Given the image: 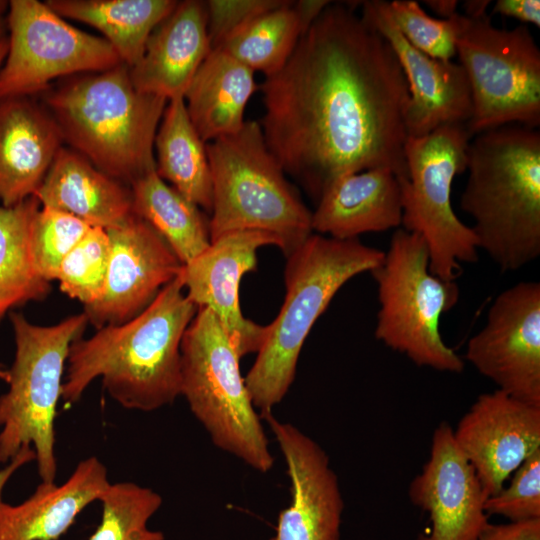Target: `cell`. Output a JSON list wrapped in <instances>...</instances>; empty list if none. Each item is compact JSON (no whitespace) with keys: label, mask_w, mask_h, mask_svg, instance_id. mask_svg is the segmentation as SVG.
Segmentation results:
<instances>
[{"label":"cell","mask_w":540,"mask_h":540,"mask_svg":"<svg viewBox=\"0 0 540 540\" xmlns=\"http://www.w3.org/2000/svg\"><path fill=\"white\" fill-rule=\"evenodd\" d=\"M359 4L331 1L260 86L265 142L316 201L347 174L384 168L407 176L408 84Z\"/></svg>","instance_id":"cell-1"},{"label":"cell","mask_w":540,"mask_h":540,"mask_svg":"<svg viewBox=\"0 0 540 540\" xmlns=\"http://www.w3.org/2000/svg\"><path fill=\"white\" fill-rule=\"evenodd\" d=\"M196 312L178 274L136 317L77 338L61 400L76 403L101 378L109 396L126 409L149 412L172 404L181 395L182 337Z\"/></svg>","instance_id":"cell-2"},{"label":"cell","mask_w":540,"mask_h":540,"mask_svg":"<svg viewBox=\"0 0 540 540\" xmlns=\"http://www.w3.org/2000/svg\"><path fill=\"white\" fill-rule=\"evenodd\" d=\"M461 209L474 221L478 249L502 272L540 255V133L509 124L474 135Z\"/></svg>","instance_id":"cell-3"},{"label":"cell","mask_w":540,"mask_h":540,"mask_svg":"<svg viewBox=\"0 0 540 540\" xmlns=\"http://www.w3.org/2000/svg\"><path fill=\"white\" fill-rule=\"evenodd\" d=\"M41 94L63 142L100 171L130 186L156 170L154 140L168 101L138 91L126 64L64 78Z\"/></svg>","instance_id":"cell-4"},{"label":"cell","mask_w":540,"mask_h":540,"mask_svg":"<svg viewBox=\"0 0 540 540\" xmlns=\"http://www.w3.org/2000/svg\"><path fill=\"white\" fill-rule=\"evenodd\" d=\"M385 252L358 238L312 234L287 257L286 294L245 383L259 415L272 412L292 385L303 344L339 289L354 276L372 272Z\"/></svg>","instance_id":"cell-5"},{"label":"cell","mask_w":540,"mask_h":540,"mask_svg":"<svg viewBox=\"0 0 540 540\" xmlns=\"http://www.w3.org/2000/svg\"><path fill=\"white\" fill-rule=\"evenodd\" d=\"M212 178L211 241L240 230L274 235L287 258L313 233L312 212L286 179L259 122L206 143Z\"/></svg>","instance_id":"cell-6"},{"label":"cell","mask_w":540,"mask_h":540,"mask_svg":"<svg viewBox=\"0 0 540 540\" xmlns=\"http://www.w3.org/2000/svg\"><path fill=\"white\" fill-rule=\"evenodd\" d=\"M15 341L8 389L0 395V463L25 447L35 452L42 482H55V416L71 344L88 325L81 312L56 324L39 325L24 314H9Z\"/></svg>","instance_id":"cell-7"},{"label":"cell","mask_w":540,"mask_h":540,"mask_svg":"<svg viewBox=\"0 0 540 540\" xmlns=\"http://www.w3.org/2000/svg\"><path fill=\"white\" fill-rule=\"evenodd\" d=\"M181 395L219 449L252 469L274 465L232 340L208 308H198L182 337Z\"/></svg>","instance_id":"cell-8"},{"label":"cell","mask_w":540,"mask_h":540,"mask_svg":"<svg viewBox=\"0 0 540 540\" xmlns=\"http://www.w3.org/2000/svg\"><path fill=\"white\" fill-rule=\"evenodd\" d=\"M371 274L380 305L376 339L417 366L461 373L463 359L440 333L441 316L456 305L459 287L456 281L442 280L430 272L424 238L397 228L383 261Z\"/></svg>","instance_id":"cell-9"},{"label":"cell","mask_w":540,"mask_h":540,"mask_svg":"<svg viewBox=\"0 0 540 540\" xmlns=\"http://www.w3.org/2000/svg\"><path fill=\"white\" fill-rule=\"evenodd\" d=\"M471 138L465 124H453L407 137L404 146L407 176L399 179L402 225L424 238L429 270L445 281H456L462 263L478 260L472 228L457 217L451 203L452 183L466 171Z\"/></svg>","instance_id":"cell-10"},{"label":"cell","mask_w":540,"mask_h":540,"mask_svg":"<svg viewBox=\"0 0 540 540\" xmlns=\"http://www.w3.org/2000/svg\"><path fill=\"white\" fill-rule=\"evenodd\" d=\"M456 55L471 90L473 137L509 124L540 125V50L524 26L498 28L485 16L466 17Z\"/></svg>","instance_id":"cell-11"},{"label":"cell","mask_w":540,"mask_h":540,"mask_svg":"<svg viewBox=\"0 0 540 540\" xmlns=\"http://www.w3.org/2000/svg\"><path fill=\"white\" fill-rule=\"evenodd\" d=\"M9 48L0 68V99L42 93L54 80L101 72L123 63L103 37L65 21L45 2L12 0Z\"/></svg>","instance_id":"cell-12"},{"label":"cell","mask_w":540,"mask_h":540,"mask_svg":"<svg viewBox=\"0 0 540 540\" xmlns=\"http://www.w3.org/2000/svg\"><path fill=\"white\" fill-rule=\"evenodd\" d=\"M465 358L498 390L540 406L539 282L522 281L496 296Z\"/></svg>","instance_id":"cell-13"},{"label":"cell","mask_w":540,"mask_h":540,"mask_svg":"<svg viewBox=\"0 0 540 540\" xmlns=\"http://www.w3.org/2000/svg\"><path fill=\"white\" fill-rule=\"evenodd\" d=\"M106 231L110 256L104 291L98 301L83 307L95 329L136 317L183 265L159 233L136 214Z\"/></svg>","instance_id":"cell-14"},{"label":"cell","mask_w":540,"mask_h":540,"mask_svg":"<svg viewBox=\"0 0 540 540\" xmlns=\"http://www.w3.org/2000/svg\"><path fill=\"white\" fill-rule=\"evenodd\" d=\"M268 245L279 247L277 238L268 232H229L211 241L179 272L187 298L197 309L213 312L241 358L257 353L267 336V325L257 324L242 314L239 286L243 275L256 268L259 248Z\"/></svg>","instance_id":"cell-15"},{"label":"cell","mask_w":540,"mask_h":540,"mask_svg":"<svg viewBox=\"0 0 540 540\" xmlns=\"http://www.w3.org/2000/svg\"><path fill=\"white\" fill-rule=\"evenodd\" d=\"M453 436L488 498L540 449V406L498 389L480 394L453 429Z\"/></svg>","instance_id":"cell-16"},{"label":"cell","mask_w":540,"mask_h":540,"mask_svg":"<svg viewBox=\"0 0 540 540\" xmlns=\"http://www.w3.org/2000/svg\"><path fill=\"white\" fill-rule=\"evenodd\" d=\"M283 454L291 483V502L269 540H340L344 510L336 473L324 449L272 412L260 416Z\"/></svg>","instance_id":"cell-17"},{"label":"cell","mask_w":540,"mask_h":540,"mask_svg":"<svg viewBox=\"0 0 540 540\" xmlns=\"http://www.w3.org/2000/svg\"><path fill=\"white\" fill-rule=\"evenodd\" d=\"M360 6L361 17L388 41L406 78L408 137L425 136L446 125H466L472 114V98L463 67L412 46L394 24L387 1H360Z\"/></svg>","instance_id":"cell-18"},{"label":"cell","mask_w":540,"mask_h":540,"mask_svg":"<svg viewBox=\"0 0 540 540\" xmlns=\"http://www.w3.org/2000/svg\"><path fill=\"white\" fill-rule=\"evenodd\" d=\"M430 527L417 540H477L490 524L478 476L458 448L446 422L434 430L430 455L408 488Z\"/></svg>","instance_id":"cell-19"},{"label":"cell","mask_w":540,"mask_h":540,"mask_svg":"<svg viewBox=\"0 0 540 540\" xmlns=\"http://www.w3.org/2000/svg\"><path fill=\"white\" fill-rule=\"evenodd\" d=\"M60 130L42 102L30 96L0 99V204L35 196L57 153Z\"/></svg>","instance_id":"cell-20"},{"label":"cell","mask_w":540,"mask_h":540,"mask_svg":"<svg viewBox=\"0 0 540 540\" xmlns=\"http://www.w3.org/2000/svg\"><path fill=\"white\" fill-rule=\"evenodd\" d=\"M212 50L204 1H178L150 34L139 61L129 67L134 87L167 101L183 97Z\"/></svg>","instance_id":"cell-21"},{"label":"cell","mask_w":540,"mask_h":540,"mask_svg":"<svg viewBox=\"0 0 540 540\" xmlns=\"http://www.w3.org/2000/svg\"><path fill=\"white\" fill-rule=\"evenodd\" d=\"M399 178L376 168L344 175L322 193L312 212V229L320 235L348 240L402 225Z\"/></svg>","instance_id":"cell-22"},{"label":"cell","mask_w":540,"mask_h":540,"mask_svg":"<svg viewBox=\"0 0 540 540\" xmlns=\"http://www.w3.org/2000/svg\"><path fill=\"white\" fill-rule=\"evenodd\" d=\"M110 485L95 456L80 461L61 485L41 482L25 501L0 503V540H59Z\"/></svg>","instance_id":"cell-23"},{"label":"cell","mask_w":540,"mask_h":540,"mask_svg":"<svg viewBox=\"0 0 540 540\" xmlns=\"http://www.w3.org/2000/svg\"><path fill=\"white\" fill-rule=\"evenodd\" d=\"M35 197L41 206L66 212L90 226L104 229L118 227L134 214L128 185L65 146L57 153Z\"/></svg>","instance_id":"cell-24"},{"label":"cell","mask_w":540,"mask_h":540,"mask_svg":"<svg viewBox=\"0 0 540 540\" xmlns=\"http://www.w3.org/2000/svg\"><path fill=\"white\" fill-rule=\"evenodd\" d=\"M255 72L214 48L191 80L184 101L204 143L238 132L246 122L247 103L257 90Z\"/></svg>","instance_id":"cell-25"},{"label":"cell","mask_w":540,"mask_h":540,"mask_svg":"<svg viewBox=\"0 0 540 540\" xmlns=\"http://www.w3.org/2000/svg\"><path fill=\"white\" fill-rule=\"evenodd\" d=\"M175 0H47L62 18L94 27L128 67L141 58L153 30L174 10Z\"/></svg>","instance_id":"cell-26"},{"label":"cell","mask_w":540,"mask_h":540,"mask_svg":"<svg viewBox=\"0 0 540 540\" xmlns=\"http://www.w3.org/2000/svg\"><path fill=\"white\" fill-rule=\"evenodd\" d=\"M154 156L160 178L211 212L212 178L206 143L193 126L183 97L167 102L154 140Z\"/></svg>","instance_id":"cell-27"},{"label":"cell","mask_w":540,"mask_h":540,"mask_svg":"<svg viewBox=\"0 0 540 540\" xmlns=\"http://www.w3.org/2000/svg\"><path fill=\"white\" fill-rule=\"evenodd\" d=\"M133 212L145 220L173 250L182 264L211 244L209 219L152 170L130 186Z\"/></svg>","instance_id":"cell-28"},{"label":"cell","mask_w":540,"mask_h":540,"mask_svg":"<svg viewBox=\"0 0 540 540\" xmlns=\"http://www.w3.org/2000/svg\"><path fill=\"white\" fill-rule=\"evenodd\" d=\"M40 207L35 196L10 207L0 204V323L14 309L43 301L51 292L31 248L32 222Z\"/></svg>","instance_id":"cell-29"},{"label":"cell","mask_w":540,"mask_h":540,"mask_svg":"<svg viewBox=\"0 0 540 540\" xmlns=\"http://www.w3.org/2000/svg\"><path fill=\"white\" fill-rule=\"evenodd\" d=\"M293 2L285 0L282 5L258 15L215 48L265 77L275 74L286 64L304 34Z\"/></svg>","instance_id":"cell-30"},{"label":"cell","mask_w":540,"mask_h":540,"mask_svg":"<svg viewBox=\"0 0 540 540\" xmlns=\"http://www.w3.org/2000/svg\"><path fill=\"white\" fill-rule=\"evenodd\" d=\"M102 517L89 540H164L148 521L162 505V497L133 482L110 483L99 500Z\"/></svg>","instance_id":"cell-31"},{"label":"cell","mask_w":540,"mask_h":540,"mask_svg":"<svg viewBox=\"0 0 540 540\" xmlns=\"http://www.w3.org/2000/svg\"><path fill=\"white\" fill-rule=\"evenodd\" d=\"M110 256V240L106 229L90 227L83 238L63 259L56 281L68 297L83 307L103 294Z\"/></svg>","instance_id":"cell-32"},{"label":"cell","mask_w":540,"mask_h":540,"mask_svg":"<svg viewBox=\"0 0 540 540\" xmlns=\"http://www.w3.org/2000/svg\"><path fill=\"white\" fill-rule=\"evenodd\" d=\"M388 9L397 29L416 49L444 61L456 55V41L466 22L463 14L436 19L414 0H393Z\"/></svg>","instance_id":"cell-33"},{"label":"cell","mask_w":540,"mask_h":540,"mask_svg":"<svg viewBox=\"0 0 540 540\" xmlns=\"http://www.w3.org/2000/svg\"><path fill=\"white\" fill-rule=\"evenodd\" d=\"M92 227L66 212L41 206L31 228V248L39 274L49 282L56 281L65 256Z\"/></svg>","instance_id":"cell-34"},{"label":"cell","mask_w":540,"mask_h":540,"mask_svg":"<svg viewBox=\"0 0 540 540\" xmlns=\"http://www.w3.org/2000/svg\"><path fill=\"white\" fill-rule=\"evenodd\" d=\"M496 494L484 504L488 516L505 517L509 522L540 519V449L530 455Z\"/></svg>","instance_id":"cell-35"},{"label":"cell","mask_w":540,"mask_h":540,"mask_svg":"<svg viewBox=\"0 0 540 540\" xmlns=\"http://www.w3.org/2000/svg\"><path fill=\"white\" fill-rule=\"evenodd\" d=\"M207 28L212 49L247 22L285 0H207Z\"/></svg>","instance_id":"cell-36"},{"label":"cell","mask_w":540,"mask_h":540,"mask_svg":"<svg viewBox=\"0 0 540 540\" xmlns=\"http://www.w3.org/2000/svg\"><path fill=\"white\" fill-rule=\"evenodd\" d=\"M477 540H540V519L489 524Z\"/></svg>","instance_id":"cell-37"},{"label":"cell","mask_w":540,"mask_h":540,"mask_svg":"<svg viewBox=\"0 0 540 540\" xmlns=\"http://www.w3.org/2000/svg\"><path fill=\"white\" fill-rule=\"evenodd\" d=\"M492 12L540 27L539 0H497Z\"/></svg>","instance_id":"cell-38"},{"label":"cell","mask_w":540,"mask_h":540,"mask_svg":"<svg viewBox=\"0 0 540 540\" xmlns=\"http://www.w3.org/2000/svg\"><path fill=\"white\" fill-rule=\"evenodd\" d=\"M9 378L8 369L0 364V380L7 383ZM35 461V452L32 447L25 446L20 452L0 469V503L3 501V491L11 477L24 465Z\"/></svg>","instance_id":"cell-39"},{"label":"cell","mask_w":540,"mask_h":540,"mask_svg":"<svg viewBox=\"0 0 540 540\" xmlns=\"http://www.w3.org/2000/svg\"><path fill=\"white\" fill-rule=\"evenodd\" d=\"M331 1L327 0H298L293 5L300 19L304 33L329 5Z\"/></svg>","instance_id":"cell-40"},{"label":"cell","mask_w":540,"mask_h":540,"mask_svg":"<svg viewBox=\"0 0 540 540\" xmlns=\"http://www.w3.org/2000/svg\"><path fill=\"white\" fill-rule=\"evenodd\" d=\"M424 4L443 19H449L459 13L457 0H425Z\"/></svg>","instance_id":"cell-41"},{"label":"cell","mask_w":540,"mask_h":540,"mask_svg":"<svg viewBox=\"0 0 540 540\" xmlns=\"http://www.w3.org/2000/svg\"><path fill=\"white\" fill-rule=\"evenodd\" d=\"M490 0H465L462 2L464 16L470 19H479L488 16L487 9Z\"/></svg>","instance_id":"cell-42"},{"label":"cell","mask_w":540,"mask_h":540,"mask_svg":"<svg viewBox=\"0 0 540 540\" xmlns=\"http://www.w3.org/2000/svg\"><path fill=\"white\" fill-rule=\"evenodd\" d=\"M8 48H9L8 37L5 36L0 40V68L3 65V62L6 58Z\"/></svg>","instance_id":"cell-43"},{"label":"cell","mask_w":540,"mask_h":540,"mask_svg":"<svg viewBox=\"0 0 540 540\" xmlns=\"http://www.w3.org/2000/svg\"><path fill=\"white\" fill-rule=\"evenodd\" d=\"M7 28V22L0 17V40L5 37V30Z\"/></svg>","instance_id":"cell-44"},{"label":"cell","mask_w":540,"mask_h":540,"mask_svg":"<svg viewBox=\"0 0 540 540\" xmlns=\"http://www.w3.org/2000/svg\"><path fill=\"white\" fill-rule=\"evenodd\" d=\"M9 7V2L0 0V17L6 12Z\"/></svg>","instance_id":"cell-45"}]
</instances>
